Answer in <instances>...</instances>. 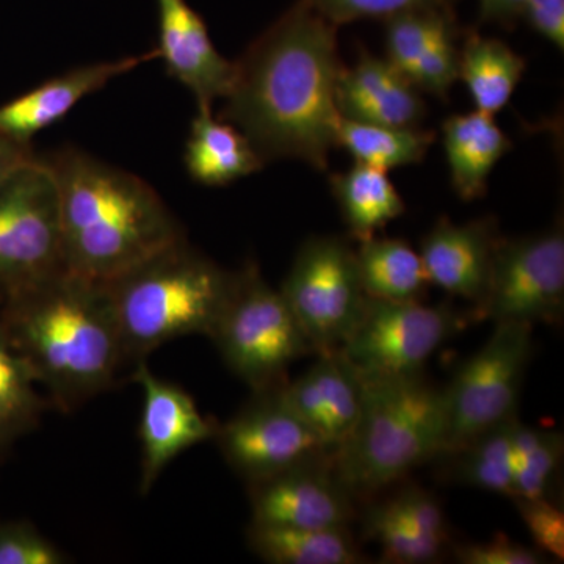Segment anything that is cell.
Segmentation results:
<instances>
[{
    "instance_id": "29",
    "label": "cell",
    "mask_w": 564,
    "mask_h": 564,
    "mask_svg": "<svg viewBox=\"0 0 564 564\" xmlns=\"http://www.w3.org/2000/svg\"><path fill=\"white\" fill-rule=\"evenodd\" d=\"M563 454L562 433L519 421L513 437V499L552 500Z\"/></svg>"
},
{
    "instance_id": "16",
    "label": "cell",
    "mask_w": 564,
    "mask_h": 564,
    "mask_svg": "<svg viewBox=\"0 0 564 564\" xmlns=\"http://www.w3.org/2000/svg\"><path fill=\"white\" fill-rule=\"evenodd\" d=\"M289 406L336 451L359 421L364 378L339 350L321 352L302 377L280 386Z\"/></svg>"
},
{
    "instance_id": "9",
    "label": "cell",
    "mask_w": 564,
    "mask_h": 564,
    "mask_svg": "<svg viewBox=\"0 0 564 564\" xmlns=\"http://www.w3.org/2000/svg\"><path fill=\"white\" fill-rule=\"evenodd\" d=\"M315 352L339 350L367 302L356 251L343 237H311L280 289Z\"/></svg>"
},
{
    "instance_id": "24",
    "label": "cell",
    "mask_w": 564,
    "mask_h": 564,
    "mask_svg": "<svg viewBox=\"0 0 564 564\" xmlns=\"http://www.w3.org/2000/svg\"><path fill=\"white\" fill-rule=\"evenodd\" d=\"M356 251L359 278L369 299L384 302H421L429 289L421 254L404 240L372 239L359 242Z\"/></svg>"
},
{
    "instance_id": "36",
    "label": "cell",
    "mask_w": 564,
    "mask_h": 564,
    "mask_svg": "<svg viewBox=\"0 0 564 564\" xmlns=\"http://www.w3.org/2000/svg\"><path fill=\"white\" fill-rule=\"evenodd\" d=\"M383 503L391 513L402 519L404 524L447 544V519L433 494L421 488H404Z\"/></svg>"
},
{
    "instance_id": "27",
    "label": "cell",
    "mask_w": 564,
    "mask_h": 564,
    "mask_svg": "<svg viewBox=\"0 0 564 564\" xmlns=\"http://www.w3.org/2000/svg\"><path fill=\"white\" fill-rule=\"evenodd\" d=\"M39 378L0 323V447L39 426L47 408L36 391Z\"/></svg>"
},
{
    "instance_id": "34",
    "label": "cell",
    "mask_w": 564,
    "mask_h": 564,
    "mask_svg": "<svg viewBox=\"0 0 564 564\" xmlns=\"http://www.w3.org/2000/svg\"><path fill=\"white\" fill-rule=\"evenodd\" d=\"M61 549L28 522L0 524V564H65Z\"/></svg>"
},
{
    "instance_id": "18",
    "label": "cell",
    "mask_w": 564,
    "mask_h": 564,
    "mask_svg": "<svg viewBox=\"0 0 564 564\" xmlns=\"http://www.w3.org/2000/svg\"><path fill=\"white\" fill-rule=\"evenodd\" d=\"M500 237L494 217L464 225L441 217L422 239L421 258L430 284L474 306L480 303Z\"/></svg>"
},
{
    "instance_id": "38",
    "label": "cell",
    "mask_w": 564,
    "mask_h": 564,
    "mask_svg": "<svg viewBox=\"0 0 564 564\" xmlns=\"http://www.w3.org/2000/svg\"><path fill=\"white\" fill-rule=\"evenodd\" d=\"M522 18L538 35L564 51V0H527Z\"/></svg>"
},
{
    "instance_id": "37",
    "label": "cell",
    "mask_w": 564,
    "mask_h": 564,
    "mask_svg": "<svg viewBox=\"0 0 564 564\" xmlns=\"http://www.w3.org/2000/svg\"><path fill=\"white\" fill-rule=\"evenodd\" d=\"M456 562L462 564H543L547 556L536 547L516 543L503 533L494 534L485 543L458 544L454 547Z\"/></svg>"
},
{
    "instance_id": "23",
    "label": "cell",
    "mask_w": 564,
    "mask_h": 564,
    "mask_svg": "<svg viewBox=\"0 0 564 564\" xmlns=\"http://www.w3.org/2000/svg\"><path fill=\"white\" fill-rule=\"evenodd\" d=\"M329 185L345 225L356 242L372 239L377 231L404 214L406 206L388 172L356 163L333 174Z\"/></svg>"
},
{
    "instance_id": "25",
    "label": "cell",
    "mask_w": 564,
    "mask_h": 564,
    "mask_svg": "<svg viewBox=\"0 0 564 564\" xmlns=\"http://www.w3.org/2000/svg\"><path fill=\"white\" fill-rule=\"evenodd\" d=\"M524 70V57L502 40L470 33L459 50V79L484 113L496 115L510 102Z\"/></svg>"
},
{
    "instance_id": "8",
    "label": "cell",
    "mask_w": 564,
    "mask_h": 564,
    "mask_svg": "<svg viewBox=\"0 0 564 564\" xmlns=\"http://www.w3.org/2000/svg\"><path fill=\"white\" fill-rule=\"evenodd\" d=\"M65 269L57 184L33 155L0 184V302Z\"/></svg>"
},
{
    "instance_id": "31",
    "label": "cell",
    "mask_w": 564,
    "mask_h": 564,
    "mask_svg": "<svg viewBox=\"0 0 564 564\" xmlns=\"http://www.w3.org/2000/svg\"><path fill=\"white\" fill-rule=\"evenodd\" d=\"M448 7L408 10L386 20V61L410 80L415 63L429 41L445 21L451 20Z\"/></svg>"
},
{
    "instance_id": "6",
    "label": "cell",
    "mask_w": 564,
    "mask_h": 564,
    "mask_svg": "<svg viewBox=\"0 0 564 564\" xmlns=\"http://www.w3.org/2000/svg\"><path fill=\"white\" fill-rule=\"evenodd\" d=\"M210 339L252 392L285 383L289 367L315 352L281 292L263 280L256 262L236 273L231 299Z\"/></svg>"
},
{
    "instance_id": "33",
    "label": "cell",
    "mask_w": 564,
    "mask_h": 564,
    "mask_svg": "<svg viewBox=\"0 0 564 564\" xmlns=\"http://www.w3.org/2000/svg\"><path fill=\"white\" fill-rule=\"evenodd\" d=\"M334 25L361 20H388L408 10L443 9L447 0H303Z\"/></svg>"
},
{
    "instance_id": "13",
    "label": "cell",
    "mask_w": 564,
    "mask_h": 564,
    "mask_svg": "<svg viewBox=\"0 0 564 564\" xmlns=\"http://www.w3.org/2000/svg\"><path fill=\"white\" fill-rule=\"evenodd\" d=\"M248 489L254 524L348 529L355 518V497L334 473L332 454L252 481Z\"/></svg>"
},
{
    "instance_id": "22",
    "label": "cell",
    "mask_w": 564,
    "mask_h": 564,
    "mask_svg": "<svg viewBox=\"0 0 564 564\" xmlns=\"http://www.w3.org/2000/svg\"><path fill=\"white\" fill-rule=\"evenodd\" d=\"M248 545L272 564H361L366 555L348 529H295L251 522Z\"/></svg>"
},
{
    "instance_id": "30",
    "label": "cell",
    "mask_w": 564,
    "mask_h": 564,
    "mask_svg": "<svg viewBox=\"0 0 564 564\" xmlns=\"http://www.w3.org/2000/svg\"><path fill=\"white\" fill-rule=\"evenodd\" d=\"M362 533L381 547L384 563L423 564L432 563L443 554L445 543L413 527L386 508L383 502L372 505L364 516Z\"/></svg>"
},
{
    "instance_id": "5",
    "label": "cell",
    "mask_w": 564,
    "mask_h": 564,
    "mask_svg": "<svg viewBox=\"0 0 564 564\" xmlns=\"http://www.w3.org/2000/svg\"><path fill=\"white\" fill-rule=\"evenodd\" d=\"M444 444L443 389L422 373L364 378L361 415L332 463L352 497L370 496L437 458Z\"/></svg>"
},
{
    "instance_id": "41",
    "label": "cell",
    "mask_w": 564,
    "mask_h": 564,
    "mask_svg": "<svg viewBox=\"0 0 564 564\" xmlns=\"http://www.w3.org/2000/svg\"><path fill=\"white\" fill-rule=\"evenodd\" d=\"M447 2H451V0H447Z\"/></svg>"
},
{
    "instance_id": "21",
    "label": "cell",
    "mask_w": 564,
    "mask_h": 564,
    "mask_svg": "<svg viewBox=\"0 0 564 564\" xmlns=\"http://www.w3.org/2000/svg\"><path fill=\"white\" fill-rule=\"evenodd\" d=\"M184 161L192 180L207 187L232 184L265 165L251 141L231 122L215 118L212 107H198Z\"/></svg>"
},
{
    "instance_id": "10",
    "label": "cell",
    "mask_w": 564,
    "mask_h": 564,
    "mask_svg": "<svg viewBox=\"0 0 564 564\" xmlns=\"http://www.w3.org/2000/svg\"><path fill=\"white\" fill-rule=\"evenodd\" d=\"M470 321L452 303L384 302L367 296L361 318L339 351L362 378L410 377Z\"/></svg>"
},
{
    "instance_id": "17",
    "label": "cell",
    "mask_w": 564,
    "mask_h": 564,
    "mask_svg": "<svg viewBox=\"0 0 564 564\" xmlns=\"http://www.w3.org/2000/svg\"><path fill=\"white\" fill-rule=\"evenodd\" d=\"M154 58H159L158 50L91 63L44 82L39 88L0 106V135L29 147L36 133L63 120L82 99Z\"/></svg>"
},
{
    "instance_id": "14",
    "label": "cell",
    "mask_w": 564,
    "mask_h": 564,
    "mask_svg": "<svg viewBox=\"0 0 564 564\" xmlns=\"http://www.w3.org/2000/svg\"><path fill=\"white\" fill-rule=\"evenodd\" d=\"M132 381L143 391L140 492L147 496L173 459L196 444L214 440L217 423L204 417L181 386L152 373L147 361L135 364Z\"/></svg>"
},
{
    "instance_id": "19",
    "label": "cell",
    "mask_w": 564,
    "mask_h": 564,
    "mask_svg": "<svg viewBox=\"0 0 564 564\" xmlns=\"http://www.w3.org/2000/svg\"><path fill=\"white\" fill-rule=\"evenodd\" d=\"M334 99L340 118L364 124L417 128L426 113L417 88L386 58L369 52L351 68L340 69Z\"/></svg>"
},
{
    "instance_id": "15",
    "label": "cell",
    "mask_w": 564,
    "mask_h": 564,
    "mask_svg": "<svg viewBox=\"0 0 564 564\" xmlns=\"http://www.w3.org/2000/svg\"><path fill=\"white\" fill-rule=\"evenodd\" d=\"M159 11V58L173 79L184 85L196 107H212L231 91L236 62L212 43L206 22L187 0H155Z\"/></svg>"
},
{
    "instance_id": "7",
    "label": "cell",
    "mask_w": 564,
    "mask_h": 564,
    "mask_svg": "<svg viewBox=\"0 0 564 564\" xmlns=\"http://www.w3.org/2000/svg\"><path fill=\"white\" fill-rule=\"evenodd\" d=\"M533 351V325L500 322L443 389L444 452L519 415V399Z\"/></svg>"
},
{
    "instance_id": "3",
    "label": "cell",
    "mask_w": 564,
    "mask_h": 564,
    "mask_svg": "<svg viewBox=\"0 0 564 564\" xmlns=\"http://www.w3.org/2000/svg\"><path fill=\"white\" fill-rule=\"evenodd\" d=\"M44 162L57 184L70 272L107 284L185 239L176 215L135 174L76 148Z\"/></svg>"
},
{
    "instance_id": "35",
    "label": "cell",
    "mask_w": 564,
    "mask_h": 564,
    "mask_svg": "<svg viewBox=\"0 0 564 564\" xmlns=\"http://www.w3.org/2000/svg\"><path fill=\"white\" fill-rule=\"evenodd\" d=\"M522 521L532 534L538 551L545 556L564 558V514L562 508L551 499H513Z\"/></svg>"
},
{
    "instance_id": "12",
    "label": "cell",
    "mask_w": 564,
    "mask_h": 564,
    "mask_svg": "<svg viewBox=\"0 0 564 564\" xmlns=\"http://www.w3.org/2000/svg\"><path fill=\"white\" fill-rule=\"evenodd\" d=\"M214 440L223 458L247 484L333 454L322 437L289 406L280 386L254 392L239 413L215 426Z\"/></svg>"
},
{
    "instance_id": "32",
    "label": "cell",
    "mask_w": 564,
    "mask_h": 564,
    "mask_svg": "<svg viewBox=\"0 0 564 564\" xmlns=\"http://www.w3.org/2000/svg\"><path fill=\"white\" fill-rule=\"evenodd\" d=\"M458 79L459 50L456 46L455 21L451 18L426 44L411 73L410 82L419 91L445 99Z\"/></svg>"
},
{
    "instance_id": "40",
    "label": "cell",
    "mask_w": 564,
    "mask_h": 564,
    "mask_svg": "<svg viewBox=\"0 0 564 564\" xmlns=\"http://www.w3.org/2000/svg\"><path fill=\"white\" fill-rule=\"evenodd\" d=\"M33 158L31 148L22 147L0 135V184L10 176L14 170L20 169Z\"/></svg>"
},
{
    "instance_id": "28",
    "label": "cell",
    "mask_w": 564,
    "mask_h": 564,
    "mask_svg": "<svg viewBox=\"0 0 564 564\" xmlns=\"http://www.w3.org/2000/svg\"><path fill=\"white\" fill-rule=\"evenodd\" d=\"M436 133L419 128L364 124L340 118L337 147H343L356 163L389 172L414 165L425 159Z\"/></svg>"
},
{
    "instance_id": "1",
    "label": "cell",
    "mask_w": 564,
    "mask_h": 564,
    "mask_svg": "<svg viewBox=\"0 0 564 564\" xmlns=\"http://www.w3.org/2000/svg\"><path fill=\"white\" fill-rule=\"evenodd\" d=\"M337 25L303 0L236 62L220 120L251 141L263 162L300 159L326 170L337 147Z\"/></svg>"
},
{
    "instance_id": "2",
    "label": "cell",
    "mask_w": 564,
    "mask_h": 564,
    "mask_svg": "<svg viewBox=\"0 0 564 564\" xmlns=\"http://www.w3.org/2000/svg\"><path fill=\"white\" fill-rule=\"evenodd\" d=\"M2 303L0 323L63 413L110 389L128 364L104 282L65 269Z\"/></svg>"
},
{
    "instance_id": "26",
    "label": "cell",
    "mask_w": 564,
    "mask_h": 564,
    "mask_svg": "<svg viewBox=\"0 0 564 564\" xmlns=\"http://www.w3.org/2000/svg\"><path fill=\"white\" fill-rule=\"evenodd\" d=\"M518 423L519 415L437 458L447 462V470L456 484L513 499V437Z\"/></svg>"
},
{
    "instance_id": "11",
    "label": "cell",
    "mask_w": 564,
    "mask_h": 564,
    "mask_svg": "<svg viewBox=\"0 0 564 564\" xmlns=\"http://www.w3.org/2000/svg\"><path fill=\"white\" fill-rule=\"evenodd\" d=\"M564 311V231L556 223L533 236L500 237L484 299L473 321L558 323Z\"/></svg>"
},
{
    "instance_id": "39",
    "label": "cell",
    "mask_w": 564,
    "mask_h": 564,
    "mask_svg": "<svg viewBox=\"0 0 564 564\" xmlns=\"http://www.w3.org/2000/svg\"><path fill=\"white\" fill-rule=\"evenodd\" d=\"M527 0H480V20L511 24L522 18Z\"/></svg>"
},
{
    "instance_id": "20",
    "label": "cell",
    "mask_w": 564,
    "mask_h": 564,
    "mask_svg": "<svg viewBox=\"0 0 564 564\" xmlns=\"http://www.w3.org/2000/svg\"><path fill=\"white\" fill-rule=\"evenodd\" d=\"M444 150L452 185L463 202L481 198L488 191L489 174L511 150V140L494 115L470 111L443 122Z\"/></svg>"
},
{
    "instance_id": "4",
    "label": "cell",
    "mask_w": 564,
    "mask_h": 564,
    "mask_svg": "<svg viewBox=\"0 0 564 564\" xmlns=\"http://www.w3.org/2000/svg\"><path fill=\"white\" fill-rule=\"evenodd\" d=\"M106 285L126 362L137 364L180 337H210L231 299L236 273L182 239Z\"/></svg>"
}]
</instances>
